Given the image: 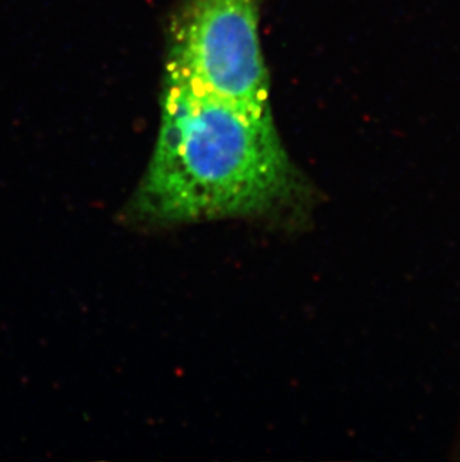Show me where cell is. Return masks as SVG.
Listing matches in <instances>:
<instances>
[{
  "label": "cell",
  "instance_id": "6da1fadb",
  "mask_svg": "<svg viewBox=\"0 0 460 462\" xmlns=\"http://www.w3.org/2000/svg\"><path fill=\"white\" fill-rule=\"evenodd\" d=\"M316 202V188L287 154L271 111L165 75L156 145L126 207L132 222L250 217L302 226Z\"/></svg>",
  "mask_w": 460,
  "mask_h": 462
},
{
  "label": "cell",
  "instance_id": "7a4b0ae2",
  "mask_svg": "<svg viewBox=\"0 0 460 462\" xmlns=\"http://www.w3.org/2000/svg\"><path fill=\"white\" fill-rule=\"evenodd\" d=\"M259 0H186L170 29L165 75L256 111H271Z\"/></svg>",
  "mask_w": 460,
  "mask_h": 462
}]
</instances>
